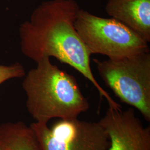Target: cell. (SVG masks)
<instances>
[{
  "label": "cell",
  "instance_id": "6da1fadb",
  "mask_svg": "<svg viewBox=\"0 0 150 150\" xmlns=\"http://www.w3.org/2000/svg\"><path fill=\"white\" fill-rule=\"evenodd\" d=\"M80 10L75 0H48L33 11L19 28L22 53L38 62L54 57L68 64L90 81L109 107L121 106L96 80L91 70L90 52L79 37L75 23Z\"/></svg>",
  "mask_w": 150,
  "mask_h": 150
},
{
  "label": "cell",
  "instance_id": "7a4b0ae2",
  "mask_svg": "<svg viewBox=\"0 0 150 150\" xmlns=\"http://www.w3.org/2000/svg\"><path fill=\"white\" fill-rule=\"evenodd\" d=\"M44 58L28 71L22 82L26 107L36 122L47 123L54 118H78L90 105L75 77Z\"/></svg>",
  "mask_w": 150,
  "mask_h": 150
},
{
  "label": "cell",
  "instance_id": "3957f363",
  "mask_svg": "<svg viewBox=\"0 0 150 150\" xmlns=\"http://www.w3.org/2000/svg\"><path fill=\"white\" fill-rule=\"evenodd\" d=\"M94 60L101 79L116 96L150 122V51L122 58Z\"/></svg>",
  "mask_w": 150,
  "mask_h": 150
},
{
  "label": "cell",
  "instance_id": "277c9868",
  "mask_svg": "<svg viewBox=\"0 0 150 150\" xmlns=\"http://www.w3.org/2000/svg\"><path fill=\"white\" fill-rule=\"evenodd\" d=\"M75 26L91 54L118 59L150 51L143 38L113 18H103L80 8Z\"/></svg>",
  "mask_w": 150,
  "mask_h": 150
},
{
  "label": "cell",
  "instance_id": "5b68a950",
  "mask_svg": "<svg viewBox=\"0 0 150 150\" xmlns=\"http://www.w3.org/2000/svg\"><path fill=\"white\" fill-rule=\"evenodd\" d=\"M41 150H108L110 140L98 122L78 118L59 120L49 128L46 123L30 125Z\"/></svg>",
  "mask_w": 150,
  "mask_h": 150
},
{
  "label": "cell",
  "instance_id": "8992f818",
  "mask_svg": "<svg viewBox=\"0 0 150 150\" xmlns=\"http://www.w3.org/2000/svg\"><path fill=\"white\" fill-rule=\"evenodd\" d=\"M98 123L109 138L108 150H150V127L143 125L133 108L109 107Z\"/></svg>",
  "mask_w": 150,
  "mask_h": 150
},
{
  "label": "cell",
  "instance_id": "52a82bcc",
  "mask_svg": "<svg viewBox=\"0 0 150 150\" xmlns=\"http://www.w3.org/2000/svg\"><path fill=\"white\" fill-rule=\"evenodd\" d=\"M105 10L150 42V0H108Z\"/></svg>",
  "mask_w": 150,
  "mask_h": 150
},
{
  "label": "cell",
  "instance_id": "ba28073f",
  "mask_svg": "<svg viewBox=\"0 0 150 150\" xmlns=\"http://www.w3.org/2000/svg\"><path fill=\"white\" fill-rule=\"evenodd\" d=\"M0 148L4 150H41L32 129L22 121L0 124Z\"/></svg>",
  "mask_w": 150,
  "mask_h": 150
},
{
  "label": "cell",
  "instance_id": "9c48e42d",
  "mask_svg": "<svg viewBox=\"0 0 150 150\" xmlns=\"http://www.w3.org/2000/svg\"><path fill=\"white\" fill-rule=\"evenodd\" d=\"M26 75L24 67L16 62L10 65L0 64V85L12 79L22 78Z\"/></svg>",
  "mask_w": 150,
  "mask_h": 150
},
{
  "label": "cell",
  "instance_id": "30bf717a",
  "mask_svg": "<svg viewBox=\"0 0 150 150\" xmlns=\"http://www.w3.org/2000/svg\"><path fill=\"white\" fill-rule=\"evenodd\" d=\"M0 150H3V149H1V148H0Z\"/></svg>",
  "mask_w": 150,
  "mask_h": 150
}]
</instances>
